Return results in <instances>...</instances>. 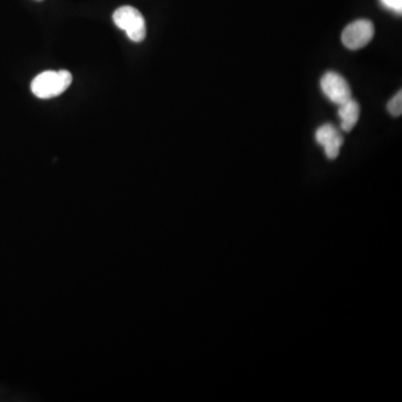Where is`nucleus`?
<instances>
[{
    "label": "nucleus",
    "instance_id": "423d86ee",
    "mask_svg": "<svg viewBox=\"0 0 402 402\" xmlns=\"http://www.w3.org/2000/svg\"><path fill=\"white\" fill-rule=\"evenodd\" d=\"M338 117L341 121V129L344 132H350L358 123L360 117V106L357 101L351 100L338 106Z\"/></svg>",
    "mask_w": 402,
    "mask_h": 402
},
{
    "label": "nucleus",
    "instance_id": "6e6552de",
    "mask_svg": "<svg viewBox=\"0 0 402 402\" xmlns=\"http://www.w3.org/2000/svg\"><path fill=\"white\" fill-rule=\"evenodd\" d=\"M386 8L394 10V13L401 15L402 13V0H380Z\"/></svg>",
    "mask_w": 402,
    "mask_h": 402
},
{
    "label": "nucleus",
    "instance_id": "39448f33",
    "mask_svg": "<svg viewBox=\"0 0 402 402\" xmlns=\"http://www.w3.org/2000/svg\"><path fill=\"white\" fill-rule=\"evenodd\" d=\"M315 138L319 145L324 148L327 158H338L340 149L343 145V136L338 132V129L332 124H324L317 129Z\"/></svg>",
    "mask_w": 402,
    "mask_h": 402
},
{
    "label": "nucleus",
    "instance_id": "f257e3e1",
    "mask_svg": "<svg viewBox=\"0 0 402 402\" xmlns=\"http://www.w3.org/2000/svg\"><path fill=\"white\" fill-rule=\"evenodd\" d=\"M72 80V74L69 71H46L34 78L31 89L34 95L39 99H53L64 93Z\"/></svg>",
    "mask_w": 402,
    "mask_h": 402
},
{
    "label": "nucleus",
    "instance_id": "f03ea898",
    "mask_svg": "<svg viewBox=\"0 0 402 402\" xmlns=\"http://www.w3.org/2000/svg\"><path fill=\"white\" fill-rule=\"evenodd\" d=\"M114 24L127 33L132 42L140 43L147 36L145 20L138 9L131 6L120 7L113 14Z\"/></svg>",
    "mask_w": 402,
    "mask_h": 402
},
{
    "label": "nucleus",
    "instance_id": "0eeeda50",
    "mask_svg": "<svg viewBox=\"0 0 402 402\" xmlns=\"http://www.w3.org/2000/svg\"><path fill=\"white\" fill-rule=\"evenodd\" d=\"M389 113L394 115V117H400L402 114V93L401 91L398 92L397 94L392 97V100L388 103Z\"/></svg>",
    "mask_w": 402,
    "mask_h": 402
},
{
    "label": "nucleus",
    "instance_id": "7ed1b4c3",
    "mask_svg": "<svg viewBox=\"0 0 402 402\" xmlns=\"http://www.w3.org/2000/svg\"><path fill=\"white\" fill-rule=\"evenodd\" d=\"M375 35V26L368 20L351 22L342 31V43L351 50H361L371 42Z\"/></svg>",
    "mask_w": 402,
    "mask_h": 402
},
{
    "label": "nucleus",
    "instance_id": "20e7f679",
    "mask_svg": "<svg viewBox=\"0 0 402 402\" xmlns=\"http://www.w3.org/2000/svg\"><path fill=\"white\" fill-rule=\"evenodd\" d=\"M321 89L325 96L336 106H342L352 99V92L349 83L338 73H325L321 78Z\"/></svg>",
    "mask_w": 402,
    "mask_h": 402
},
{
    "label": "nucleus",
    "instance_id": "1a4fd4ad",
    "mask_svg": "<svg viewBox=\"0 0 402 402\" xmlns=\"http://www.w3.org/2000/svg\"><path fill=\"white\" fill-rule=\"evenodd\" d=\"M38 1H42V0H38Z\"/></svg>",
    "mask_w": 402,
    "mask_h": 402
}]
</instances>
